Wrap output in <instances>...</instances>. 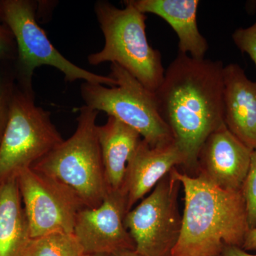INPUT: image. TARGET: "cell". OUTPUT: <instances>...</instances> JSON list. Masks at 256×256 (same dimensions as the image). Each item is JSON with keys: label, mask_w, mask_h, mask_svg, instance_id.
<instances>
[{"label": "cell", "mask_w": 256, "mask_h": 256, "mask_svg": "<svg viewBox=\"0 0 256 256\" xmlns=\"http://www.w3.org/2000/svg\"><path fill=\"white\" fill-rule=\"evenodd\" d=\"M224 66L178 52L156 94L160 116L184 159V173L194 176L207 138L224 122Z\"/></svg>", "instance_id": "6da1fadb"}, {"label": "cell", "mask_w": 256, "mask_h": 256, "mask_svg": "<svg viewBox=\"0 0 256 256\" xmlns=\"http://www.w3.org/2000/svg\"><path fill=\"white\" fill-rule=\"evenodd\" d=\"M184 192L181 234L172 256H220L227 246L242 247L249 230L242 192L222 190L175 168Z\"/></svg>", "instance_id": "7a4b0ae2"}, {"label": "cell", "mask_w": 256, "mask_h": 256, "mask_svg": "<svg viewBox=\"0 0 256 256\" xmlns=\"http://www.w3.org/2000/svg\"><path fill=\"white\" fill-rule=\"evenodd\" d=\"M124 8L106 1L95 4L96 18L105 37L104 48L88 56L92 66L111 62L122 67L144 86L156 92L165 70L159 50L152 48L146 35V16L131 3Z\"/></svg>", "instance_id": "3957f363"}, {"label": "cell", "mask_w": 256, "mask_h": 256, "mask_svg": "<svg viewBox=\"0 0 256 256\" xmlns=\"http://www.w3.org/2000/svg\"><path fill=\"white\" fill-rule=\"evenodd\" d=\"M77 128L32 166L70 188L86 208L100 206L108 194L96 119L98 111L86 106L79 108Z\"/></svg>", "instance_id": "277c9868"}, {"label": "cell", "mask_w": 256, "mask_h": 256, "mask_svg": "<svg viewBox=\"0 0 256 256\" xmlns=\"http://www.w3.org/2000/svg\"><path fill=\"white\" fill-rule=\"evenodd\" d=\"M36 9V3L31 0H0V22L10 28L16 42L14 76L20 88L34 92L32 77L35 69L42 66L58 69L68 82L82 80L109 87L117 85L110 76L92 73L65 58L38 24Z\"/></svg>", "instance_id": "5b68a950"}, {"label": "cell", "mask_w": 256, "mask_h": 256, "mask_svg": "<svg viewBox=\"0 0 256 256\" xmlns=\"http://www.w3.org/2000/svg\"><path fill=\"white\" fill-rule=\"evenodd\" d=\"M110 77L116 86L84 82L80 94L85 106L102 111L137 131L152 148L174 142L168 124L160 116L156 94L116 64H111Z\"/></svg>", "instance_id": "8992f818"}, {"label": "cell", "mask_w": 256, "mask_h": 256, "mask_svg": "<svg viewBox=\"0 0 256 256\" xmlns=\"http://www.w3.org/2000/svg\"><path fill=\"white\" fill-rule=\"evenodd\" d=\"M64 140L34 94L15 88L9 120L0 141V182L18 178Z\"/></svg>", "instance_id": "52a82bcc"}, {"label": "cell", "mask_w": 256, "mask_h": 256, "mask_svg": "<svg viewBox=\"0 0 256 256\" xmlns=\"http://www.w3.org/2000/svg\"><path fill=\"white\" fill-rule=\"evenodd\" d=\"M174 169L124 217V226L141 255L172 256L180 238L182 216L178 210V195L182 184Z\"/></svg>", "instance_id": "ba28073f"}, {"label": "cell", "mask_w": 256, "mask_h": 256, "mask_svg": "<svg viewBox=\"0 0 256 256\" xmlns=\"http://www.w3.org/2000/svg\"><path fill=\"white\" fill-rule=\"evenodd\" d=\"M18 181L31 238L74 234L77 215L85 206L72 190L33 168L20 172Z\"/></svg>", "instance_id": "9c48e42d"}, {"label": "cell", "mask_w": 256, "mask_h": 256, "mask_svg": "<svg viewBox=\"0 0 256 256\" xmlns=\"http://www.w3.org/2000/svg\"><path fill=\"white\" fill-rule=\"evenodd\" d=\"M127 197L122 191L108 192L97 208H84L77 215L74 235L86 255L110 254L136 250L124 226Z\"/></svg>", "instance_id": "30bf717a"}, {"label": "cell", "mask_w": 256, "mask_h": 256, "mask_svg": "<svg viewBox=\"0 0 256 256\" xmlns=\"http://www.w3.org/2000/svg\"><path fill=\"white\" fill-rule=\"evenodd\" d=\"M252 152V150L239 140L223 124L207 138L202 146L197 158L195 176L222 190L242 192Z\"/></svg>", "instance_id": "8fae6325"}, {"label": "cell", "mask_w": 256, "mask_h": 256, "mask_svg": "<svg viewBox=\"0 0 256 256\" xmlns=\"http://www.w3.org/2000/svg\"><path fill=\"white\" fill-rule=\"evenodd\" d=\"M184 159L175 142L152 148L142 139L128 162L122 191L127 197L128 212L143 200L165 175L182 166Z\"/></svg>", "instance_id": "7c38bea8"}, {"label": "cell", "mask_w": 256, "mask_h": 256, "mask_svg": "<svg viewBox=\"0 0 256 256\" xmlns=\"http://www.w3.org/2000/svg\"><path fill=\"white\" fill-rule=\"evenodd\" d=\"M224 122L239 140L256 149V82L236 64L225 66Z\"/></svg>", "instance_id": "4fadbf2b"}, {"label": "cell", "mask_w": 256, "mask_h": 256, "mask_svg": "<svg viewBox=\"0 0 256 256\" xmlns=\"http://www.w3.org/2000/svg\"><path fill=\"white\" fill-rule=\"evenodd\" d=\"M143 14H153L166 22L178 38L180 53L194 58H205L208 50L206 38L197 24L198 0H130Z\"/></svg>", "instance_id": "5bb4252c"}, {"label": "cell", "mask_w": 256, "mask_h": 256, "mask_svg": "<svg viewBox=\"0 0 256 256\" xmlns=\"http://www.w3.org/2000/svg\"><path fill=\"white\" fill-rule=\"evenodd\" d=\"M97 132L108 192L122 191L128 162L142 138L110 116L104 126H98Z\"/></svg>", "instance_id": "9a60e30c"}, {"label": "cell", "mask_w": 256, "mask_h": 256, "mask_svg": "<svg viewBox=\"0 0 256 256\" xmlns=\"http://www.w3.org/2000/svg\"><path fill=\"white\" fill-rule=\"evenodd\" d=\"M31 239L18 178L0 182V256H24Z\"/></svg>", "instance_id": "2e32d148"}, {"label": "cell", "mask_w": 256, "mask_h": 256, "mask_svg": "<svg viewBox=\"0 0 256 256\" xmlns=\"http://www.w3.org/2000/svg\"><path fill=\"white\" fill-rule=\"evenodd\" d=\"M74 234L54 233L30 239L24 256H85Z\"/></svg>", "instance_id": "e0dca14e"}, {"label": "cell", "mask_w": 256, "mask_h": 256, "mask_svg": "<svg viewBox=\"0 0 256 256\" xmlns=\"http://www.w3.org/2000/svg\"><path fill=\"white\" fill-rule=\"evenodd\" d=\"M15 76L0 72V141L9 120L12 102L14 96Z\"/></svg>", "instance_id": "ac0fdd59"}, {"label": "cell", "mask_w": 256, "mask_h": 256, "mask_svg": "<svg viewBox=\"0 0 256 256\" xmlns=\"http://www.w3.org/2000/svg\"><path fill=\"white\" fill-rule=\"evenodd\" d=\"M246 204L249 228L256 227V149L252 150L250 166L242 190Z\"/></svg>", "instance_id": "d6986e66"}, {"label": "cell", "mask_w": 256, "mask_h": 256, "mask_svg": "<svg viewBox=\"0 0 256 256\" xmlns=\"http://www.w3.org/2000/svg\"><path fill=\"white\" fill-rule=\"evenodd\" d=\"M232 40L242 53L250 56L256 66V22L248 28L235 30Z\"/></svg>", "instance_id": "ffe728a7"}, {"label": "cell", "mask_w": 256, "mask_h": 256, "mask_svg": "<svg viewBox=\"0 0 256 256\" xmlns=\"http://www.w3.org/2000/svg\"><path fill=\"white\" fill-rule=\"evenodd\" d=\"M18 55L14 36L10 28L0 22V63L16 60Z\"/></svg>", "instance_id": "44dd1931"}, {"label": "cell", "mask_w": 256, "mask_h": 256, "mask_svg": "<svg viewBox=\"0 0 256 256\" xmlns=\"http://www.w3.org/2000/svg\"><path fill=\"white\" fill-rule=\"evenodd\" d=\"M242 248L246 252H256V227L248 230Z\"/></svg>", "instance_id": "7402d4cb"}, {"label": "cell", "mask_w": 256, "mask_h": 256, "mask_svg": "<svg viewBox=\"0 0 256 256\" xmlns=\"http://www.w3.org/2000/svg\"><path fill=\"white\" fill-rule=\"evenodd\" d=\"M222 256H256V255L249 254L240 247L227 246L224 248Z\"/></svg>", "instance_id": "603a6c76"}, {"label": "cell", "mask_w": 256, "mask_h": 256, "mask_svg": "<svg viewBox=\"0 0 256 256\" xmlns=\"http://www.w3.org/2000/svg\"><path fill=\"white\" fill-rule=\"evenodd\" d=\"M109 256H144L136 252V250H126L114 252Z\"/></svg>", "instance_id": "cb8c5ba5"}, {"label": "cell", "mask_w": 256, "mask_h": 256, "mask_svg": "<svg viewBox=\"0 0 256 256\" xmlns=\"http://www.w3.org/2000/svg\"><path fill=\"white\" fill-rule=\"evenodd\" d=\"M85 256H109V255H107V254H89V255Z\"/></svg>", "instance_id": "d4e9b609"}, {"label": "cell", "mask_w": 256, "mask_h": 256, "mask_svg": "<svg viewBox=\"0 0 256 256\" xmlns=\"http://www.w3.org/2000/svg\"></svg>", "instance_id": "484cf974"}]
</instances>
